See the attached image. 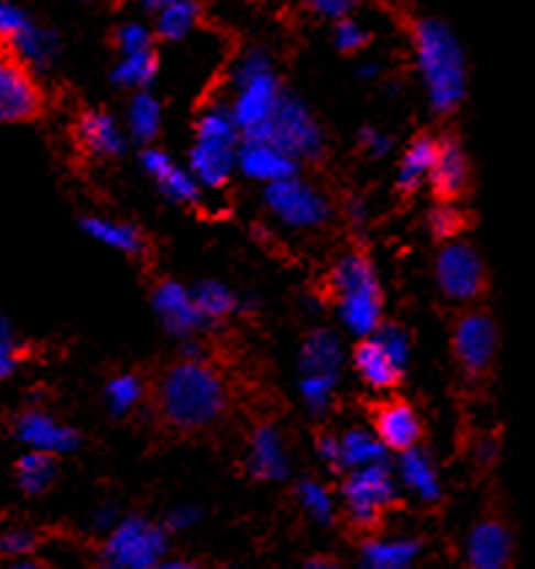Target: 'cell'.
<instances>
[{"instance_id":"6da1fadb","label":"cell","mask_w":535,"mask_h":569,"mask_svg":"<svg viewBox=\"0 0 535 569\" xmlns=\"http://www.w3.org/2000/svg\"><path fill=\"white\" fill-rule=\"evenodd\" d=\"M227 406L221 376L203 360H181L162 376V416L178 430H203L212 425Z\"/></svg>"},{"instance_id":"7a4b0ae2","label":"cell","mask_w":535,"mask_h":569,"mask_svg":"<svg viewBox=\"0 0 535 569\" xmlns=\"http://www.w3.org/2000/svg\"><path fill=\"white\" fill-rule=\"evenodd\" d=\"M412 39H415L417 67L423 73L425 87H428L430 106L436 113H452L466 97L463 48H460L449 24L430 20V17L415 22Z\"/></svg>"},{"instance_id":"3957f363","label":"cell","mask_w":535,"mask_h":569,"mask_svg":"<svg viewBox=\"0 0 535 569\" xmlns=\"http://www.w3.org/2000/svg\"><path fill=\"white\" fill-rule=\"evenodd\" d=\"M331 285L337 291L339 317L348 330L361 339L374 336L382 326V291L369 259L345 255L334 269Z\"/></svg>"},{"instance_id":"277c9868","label":"cell","mask_w":535,"mask_h":569,"mask_svg":"<svg viewBox=\"0 0 535 569\" xmlns=\"http://www.w3.org/2000/svg\"><path fill=\"white\" fill-rule=\"evenodd\" d=\"M242 132L232 108L212 106L197 119V143L192 149V175L205 186H223L232 175Z\"/></svg>"},{"instance_id":"5b68a950","label":"cell","mask_w":535,"mask_h":569,"mask_svg":"<svg viewBox=\"0 0 535 569\" xmlns=\"http://www.w3.org/2000/svg\"><path fill=\"white\" fill-rule=\"evenodd\" d=\"M234 84L237 97L232 116L240 132L251 134L270 121L285 91L280 89L275 70H272V59L261 48H253L245 57H240V63L234 67Z\"/></svg>"},{"instance_id":"8992f818","label":"cell","mask_w":535,"mask_h":569,"mask_svg":"<svg viewBox=\"0 0 535 569\" xmlns=\"http://www.w3.org/2000/svg\"><path fill=\"white\" fill-rule=\"evenodd\" d=\"M167 526L143 516L121 518L100 548V569H154L167 561Z\"/></svg>"},{"instance_id":"52a82bcc","label":"cell","mask_w":535,"mask_h":569,"mask_svg":"<svg viewBox=\"0 0 535 569\" xmlns=\"http://www.w3.org/2000/svg\"><path fill=\"white\" fill-rule=\"evenodd\" d=\"M242 138H253L261 140V143L275 145L277 151L296 158L299 164L324 156V132H320L318 121L291 95H283L275 113L270 116L264 127H259L251 134H242Z\"/></svg>"},{"instance_id":"ba28073f","label":"cell","mask_w":535,"mask_h":569,"mask_svg":"<svg viewBox=\"0 0 535 569\" xmlns=\"http://www.w3.org/2000/svg\"><path fill=\"white\" fill-rule=\"evenodd\" d=\"M342 497L352 524L361 529H372L380 524L382 513L396 505L398 486L391 464H374V468L352 470L345 475Z\"/></svg>"},{"instance_id":"9c48e42d","label":"cell","mask_w":535,"mask_h":569,"mask_svg":"<svg viewBox=\"0 0 535 569\" xmlns=\"http://www.w3.org/2000/svg\"><path fill=\"white\" fill-rule=\"evenodd\" d=\"M436 280L452 302H473L488 291V269L479 250L468 242L444 244L436 259Z\"/></svg>"},{"instance_id":"30bf717a","label":"cell","mask_w":535,"mask_h":569,"mask_svg":"<svg viewBox=\"0 0 535 569\" xmlns=\"http://www.w3.org/2000/svg\"><path fill=\"white\" fill-rule=\"evenodd\" d=\"M264 201L283 223L296 226V229H313V226L326 223L328 212H331L328 201L299 177L266 186Z\"/></svg>"},{"instance_id":"8fae6325","label":"cell","mask_w":535,"mask_h":569,"mask_svg":"<svg viewBox=\"0 0 535 569\" xmlns=\"http://www.w3.org/2000/svg\"><path fill=\"white\" fill-rule=\"evenodd\" d=\"M41 108L44 100H41L33 73L11 48H6L3 63H0V116L9 124H20L41 116Z\"/></svg>"},{"instance_id":"7c38bea8","label":"cell","mask_w":535,"mask_h":569,"mask_svg":"<svg viewBox=\"0 0 535 569\" xmlns=\"http://www.w3.org/2000/svg\"><path fill=\"white\" fill-rule=\"evenodd\" d=\"M498 341V326L488 311H468L455 326V358L468 373H484L495 360Z\"/></svg>"},{"instance_id":"4fadbf2b","label":"cell","mask_w":535,"mask_h":569,"mask_svg":"<svg viewBox=\"0 0 535 569\" xmlns=\"http://www.w3.org/2000/svg\"><path fill=\"white\" fill-rule=\"evenodd\" d=\"M468 569H512L514 535L501 518H484L468 532L466 540Z\"/></svg>"},{"instance_id":"5bb4252c","label":"cell","mask_w":535,"mask_h":569,"mask_svg":"<svg viewBox=\"0 0 535 569\" xmlns=\"http://www.w3.org/2000/svg\"><path fill=\"white\" fill-rule=\"evenodd\" d=\"M14 438L20 444L30 446V451H41V455H70L81 446L78 433L68 425H59L54 416H48L39 408L33 412H24L17 416L14 422Z\"/></svg>"},{"instance_id":"9a60e30c","label":"cell","mask_w":535,"mask_h":569,"mask_svg":"<svg viewBox=\"0 0 535 569\" xmlns=\"http://www.w3.org/2000/svg\"><path fill=\"white\" fill-rule=\"evenodd\" d=\"M154 311L173 336H192L208 322L192 293L175 280H164L154 291Z\"/></svg>"},{"instance_id":"2e32d148","label":"cell","mask_w":535,"mask_h":569,"mask_svg":"<svg viewBox=\"0 0 535 569\" xmlns=\"http://www.w3.org/2000/svg\"><path fill=\"white\" fill-rule=\"evenodd\" d=\"M237 167L242 169V175L253 177V180H264L266 186H272V183L296 177L302 164L296 158L285 156L275 145L261 143V140L253 138H242L240 151H237Z\"/></svg>"},{"instance_id":"e0dca14e","label":"cell","mask_w":535,"mask_h":569,"mask_svg":"<svg viewBox=\"0 0 535 569\" xmlns=\"http://www.w3.org/2000/svg\"><path fill=\"white\" fill-rule=\"evenodd\" d=\"M248 473L256 481H285L291 473L288 451L275 425H259L248 440Z\"/></svg>"},{"instance_id":"ac0fdd59","label":"cell","mask_w":535,"mask_h":569,"mask_svg":"<svg viewBox=\"0 0 535 569\" xmlns=\"http://www.w3.org/2000/svg\"><path fill=\"white\" fill-rule=\"evenodd\" d=\"M374 433L376 438L385 444L387 451H404L417 449L419 436H423V425H419L415 408L404 401H391L385 406L376 408L374 414Z\"/></svg>"},{"instance_id":"d6986e66","label":"cell","mask_w":535,"mask_h":569,"mask_svg":"<svg viewBox=\"0 0 535 569\" xmlns=\"http://www.w3.org/2000/svg\"><path fill=\"white\" fill-rule=\"evenodd\" d=\"M140 164L143 169L156 180V186L162 188L164 197H170L173 201H192L199 199V180L192 173H184L173 158H167L162 151L156 149H145L140 154Z\"/></svg>"},{"instance_id":"ffe728a7","label":"cell","mask_w":535,"mask_h":569,"mask_svg":"<svg viewBox=\"0 0 535 569\" xmlns=\"http://www.w3.org/2000/svg\"><path fill=\"white\" fill-rule=\"evenodd\" d=\"M468 183V158L463 145L458 138H444L439 143V156H436L434 175H430V186H434L436 197L449 201L458 199L466 192Z\"/></svg>"},{"instance_id":"44dd1931","label":"cell","mask_w":535,"mask_h":569,"mask_svg":"<svg viewBox=\"0 0 535 569\" xmlns=\"http://www.w3.org/2000/svg\"><path fill=\"white\" fill-rule=\"evenodd\" d=\"M423 543L415 537L369 540L358 550V569H412L417 565Z\"/></svg>"},{"instance_id":"7402d4cb","label":"cell","mask_w":535,"mask_h":569,"mask_svg":"<svg viewBox=\"0 0 535 569\" xmlns=\"http://www.w3.org/2000/svg\"><path fill=\"white\" fill-rule=\"evenodd\" d=\"M352 363H356V369L361 373L363 382L374 390L396 387L401 371H404L396 360H393V354L387 352L374 336L358 341L356 352H352Z\"/></svg>"},{"instance_id":"603a6c76","label":"cell","mask_w":535,"mask_h":569,"mask_svg":"<svg viewBox=\"0 0 535 569\" xmlns=\"http://www.w3.org/2000/svg\"><path fill=\"white\" fill-rule=\"evenodd\" d=\"M396 473L401 483L410 489L412 494H417L423 503H439L441 500V481L439 473H436L434 462L425 455L423 449H410L404 455H398Z\"/></svg>"},{"instance_id":"cb8c5ba5","label":"cell","mask_w":535,"mask_h":569,"mask_svg":"<svg viewBox=\"0 0 535 569\" xmlns=\"http://www.w3.org/2000/svg\"><path fill=\"white\" fill-rule=\"evenodd\" d=\"M76 134L84 149L95 156H121L127 149V140L119 130L117 119L108 113H97V110L81 116Z\"/></svg>"},{"instance_id":"d4e9b609","label":"cell","mask_w":535,"mask_h":569,"mask_svg":"<svg viewBox=\"0 0 535 569\" xmlns=\"http://www.w3.org/2000/svg\"><path fill=\"white\" fill-rule=\"evenodd\" d=\"M342 350L331 330H313L302 344V376H339Z\"/></svg>"},{"instance_id":"484cf974","label":"cell","mask_w":535,"mask_h":569,"mask_svg":"<svg viewBox=\"0 0 535 569\" xmlns=\"http://www.w3.org/2000/svg\"><path fill=\"white\" fill-rule=\"evenodd\" d=\"M436 156H439V143L428 134H417L415 140L410 143L406 154L401 156L398 164V188L401 192L412 194L417 192L419 186L425 183V177L430 180L436 167Z\"/></svg>"},{"instance_id":"4316f807","label":"cell","mask_w":535,"mask_h":569,"mask_svg":"<svg viewBox=\"0 0 535 569\" xmlns=\"http://www.w3.org/2000/svg\"><path fill=\"white\" fill-rule=\"evenodd\" d=\"M3 46L11 48V52H14L24 65L28 67L33 65V67H39V70H46V67L54 63V57L59 54L57 35H54L52 30L39 28L35 22H30L20 35H14L11 41H6Z\"/></svg>"},{"instance_id":"83f0119b","label":"cell","mask_w":535,"mask_h":569,"mask_svg":"<svg viewBox=\"0 0 535 569\" xmlns=\"http://www.w3.org/2000/svg\"><path fill=\"white\" fill-rule=\"evenodd\" d=\"M81 229L97 242L108 244V248L119 250L127 255H143L145 253V237L138 226L117 223L108 218H84Z\"/></svg>"},{"instance_id":"f1b7e54d","label":"cell","mask_w":535,"mask_h":569,"mask_svg":"<svg viewBox=\"0 0 535 569\" xmlns=\"http://www.w3.org/2000/svg\"><path fill=\"white\" fill-rule=\"evenodd\" d=\"M342 460H345V473L352 470L374 468V464H387V449L376 433L369 430H348L342 438Z\"/></svg>"},{"instance_id":"f546056e","label":"cell","mask_w":535,"mask_h":569,"mask_svg":"<svg viewBox=\"0 0 535 569\" xmlns=\"http://www.w3.org/2000/svg\"><path fill=\"white\" fill-rule=\"evenodd\" d=\"M14 473L17 486L30 497H35V494H44L57 479V460L52 455H41V451H28L17 460Z\"/></svg>"},{"instance_id":"4dcf8cb0","label":"cell","mask_w":535,"mask_h":569,"mask_svg":"<svg viewBox=\"0 0 535 569\" xmlns=\"http://www.w3.org/2000/svg\"><path fill=\"white\" fill-rule=\"evenodd\" d=\"M199 20V6L192 0H173V3H162L160 14H156V33L164 41H181L194 30Z\"/></svg>"},{"instance_id":"1f68e13d","label":"cell","mask_w":535,"mask_h":569,"mask_svg":"<svg viewBox=\"0 0 535 569\" xmlns=\"http://www.w3.org/2000/svg\"><path fill=\"white\" fill-rule=\"evenodd\" d=\"M156 70H160V59H156V52L151 48V52L121 57V63L113 67L111 81L117 84V87L145 89L156 78Z\"/></svg>"},{"instance_id":"d6a6232c","label":"cell","mask_w":535,"mask_h":569,"mask_svg":"<svg viewBox=\"0 0 535 569\" xmlns=\"http://www.w3.org/2000/svg\"><path fill=\"white\" fill-rule=\"evenodd\" d=\"M160 119H162V106L154 95L149 91H140L135 95L130 106V132L138 143H151L160 132Z\"/></svg>"},{"instance_id":"836d02e7","label":"cell","mask_w":535,"mask_h":569,"mask_svg":"<svg viewBox=\"0 0 535 569\" xmlns=\"http://www.w3.org/2000/svg\"><path fill=\"white\" fill-rule=\"evenodd\" d=\"M194 302H197L199 311L205 315V320H221V317L232 315V311L240 309L234 293L229 291L227 285L212 283V280H205L192 291Z\"/></svg>"},{"instance_id":"e575fe53","label":"cell","mask_w":535,"mask_h":569,"mask_svg":"<svg viewBox=\"0 0 535 569\" xmlns=\"http://www.w3.org/2000/svg\"><path fill=\"white\" fill-rule=\"evenodd\" d=\"M296 497H299L304 511H307L318 524L331 526L337 522V505H334L331 492H328L320 481L302 479L296 483Z\"/></svg>"},{"instance_id":"d590c367","label":"cell","mask_w":535,"mask_h":569,"mask_svg":"<svg viewBox=\"0 0 535 569\" xmlns=\"http://www.w3.org/2000/svg\"><path fill=\"white\" fill-rule=\"evenodd\" d=\"M143 395V382L132 373H124V376H117L108 382L106 397H108V408H111L113 416H124L127 412H132V406L140 401Z\"/></svg>"},{"instance_id":"8d00e7d4","label":"cell","mask_w":535,"mask_h":569,"mask_svg":"<svg viewBox=\"0 0 535 569\" xmlns=\"http://www.w3.org/2000/svg\"><path fill=\"white\" fill-rule=\"evenodd\" d=\"M334 387H337V376H302V397L307 403L309 414L324 416L331 406Z\"/></svg>"},{"instance_id":"74e56055","label":"cell","mask_w":535,"mask_h":569,"mask_svg":"<svg viewBox=\"0 0 535 569\" xmlns=\"http://www.w3.org/2000/svg\"><path fill=\"white\" fill-rule=\"evenodd\" d=\"M41 537L33 529H24V526H14V529H6L0 537V550H3L6 559L20 561L28 559L35 548H39Z\"/></svg>"},{"instance_id":"f35d334b","label":"cell","mask_w":535,"mask_h":569,"mask_svg":"<svg viewBox=\"0 0 535 569\" xmlns=\"http://www.w3.org/2000/svg\"><path fill=\"white\" fill-rule=\"evenodd\" d=\"M428 226H430V234H434L436 240H455V234L463 229V216H460L449 201H441L439 207L430 210Z\"/></svg>"},{"instance_id":"ab89813d","label":"cell","mask_w":535,"mask_h":569,"mask_svg":"<svg viewBox=\"0 0 535 569\" xmlns=\"http://www.w3.org/2000/svg\"><path fill=\"white\" fill-rule=\"evenodd\" d=\"M374 339L380 341V344L393 354V360H396L401 369H404L406 360H410V336H406V330L393 326V322H382L380 330L374 333Z\"/></svg>"},{"instance_id":"60d3db41","label":"cell","mask_w":535,"mask_h":569,"mask_svg":"<svg viewBox=\"0 0 535 569\" xmlns=\"http://www.w3.org/2000/svg\"><path fill=\"white\" fill-rule=\"evenodd\" d=\"M117 46H119L121 57H132V54L151 52V30L143 28V24H138V22L121 24V30L117 33Z\"/></svg>"},{"instance_id":"b9f144b4","label":"cell","mask_w":535,"mask_h":569,"mask_svg":"<svg viewBox=\"0 0 535 569\" xmlns=\"http://www.w3.org/2000/svg\"><path fill=\"white\" fill-rule=\"evenodd\" d=\"M334 41H337V48L345 54L358 52L369 44V33L361 28L358 22L352 20H342L334 24Z\"/></svg>"},{"instance_id":"7bdbcfd3","label":"cell","mask_w":535,"mask_h":569,"mask_svg":"<svg viewBox=\"0 0 535 569\" xmlns=\"http://www.w3.org/2000/svg\"><path fill=\"white\" fill-rule=\"evenodd\" d=\"M17 360H20V344H17L14 330H11V320L3 317V326H0V376L9 379L17 369Z\"/></svg>"},{"instance_id":"ee69618b","label":"cell","mask_w":535,"mask_h":569,"mask_svg":"<svg viewBox=\"0 0 535 569\" xmlns=\"http://www.w3.org/2000/svg\"><path fill=\"white\" fill-rule=\"evenodd\" d=\"M30 22L33 20H30L28 11H22L20 6H11V3L0 6V33H3V44L14 39V35H20Z\"/></svg>"},{"instance_id":"f6af8a7d","label":"cell","mask_w":535,"mask_h":569,"mask_svg":"<svg viewBox=\"0 0 535 569\" xmlns=\"http://www.w3.org/2000/svg\"><path fill=\"white\" fill-rule=\"evenodd\" d=\"M315 449H318V457L324 460L331 470H342L345 473V460H342V440L337 436H318V444H315Z\"/></svg>"},{"instance_id":"bcb514c9","label":"cell","mask_w":535,"mask_h":569,"mask_svg":"<svg viewBox=\"0 0 535 569\" xmlns=\"http://www.w3.org/2000/svg\"><path fill=\"white\" fill-rule=\"evenodd\" d=\"M199 516H203V513H199V507L181 505V507H173V511H170V516H167V522H164V526H167V529H173V532H184V529H188V526L197 524Z\"/></svg>"},{"instance_id":"7dc6e473","label":"cell","mask_w":535,"mask_h":569,"mask_svg":"<svg viewBox=\"0 0 535 569\" xmlns=\"http://www.w3.org/2000/svg\"><path fill=\"white\" fill-rule=\"evenodd\" d=\"M309 9L318 11L320 17H331V20L342 22L348 20L352 3H348V0H315V3H309Z\"/></svg>"},{"instance_id":"c3c4849f","label":"cell","mask_w":535,"mask_h":569,"mask_svg":"<svg viewBox=\"0 0 535 569\" xmlns=\"http://www.w3.org/2000/svg\"><path fill=\"white\" fill-rule=\"evenodd\" d=\"M361 140L369 145V151H372L374 156H382L393 145L391 138H385V134H382V132L369 130V127H367V130H361Z\"/></svg>"},{"instance_id":"681fc988","label":"cell","mask_w":535,"mask_h":569,"mask_svg":"<svg viewBox=\"0 0 535 569\" xmlns=\"http://www.w3.org/2000/svg\"><path fill=\"white\" fill-rule=\"evenodd\" d=\"M299 569H342V565L334 559H328V556H315V559H307Z\"/></svg>"},{"instance_id":"f907efd6","label":"cell","mask_w":535,"mask_h":569,"mask_svg":"<svg viewBox=\"0 0 535 569\" xmlns=\"http://www.w3.org/2000/svg\"><path fill=\"white\" fill-rule=\"evenodd\" d=\"M479 457H482L484 462H495V457H498V440H495V438L484 440L482 449H479Z\"/></svg>"},{"instance_id":"816d5d0a","label":"cell","mask_w":535,"mask_h":569,"mask_svg":"<svg viewBox=\"0 0 535 569\" xmlns=\"http://www.w3.org/2000/svg\"><path fill=\"white\" fill-rule=\"evenodd\" d=\"M6 569H52V567H46L44 561H35V559H20V561H9Z\"/></svg>"},{"instance_id":"f5cc1de1","label":"cell","mask_w":535,"mask_h":569,"mask_svg":"<svg viewBox=\"0 0 535 569\" xmlns=\"http://www.w3.org/2000/svg\"><path fill=\"white\" fill-rule=\"evenodd\" d=\"M154 569H199L197 565H192V561H184V559H173V561H162L160 567Z\"/></svg>"},{"instance_id":"db71d44e","label":"cell","mask_w":535,"mask_h":569,"mask_svg":"<svg viewBox=\"0 0 535 569\" xmlns=\"http://www.w3.org/2000/svg\"><path fill=\"white\" fill-rule=\"evenodd\" d=\"M216 569H234V567H216Z\"/></svg>"}]
</instances>
